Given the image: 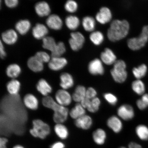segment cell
<instances>
[{
    "instance_id": "1",
    "label": "cell",
    "mask_w": 148,
    "mask_h": 148,
    "mask_svg": "<svg viewBox=\"0 0 148 148\" xmlns=\"http://www.w3.org/2000/svg\"><path fill=\"white\" fill-rule=\"evenodd\" d=\"M129 29V23L127 20H114L107 31V36L111 41H118L127 36Z\"/></svg>"
},
{
    "instance_id": "2",
    "label": "cell",
    "mask_w": 148,
    "mask_h": 148,
    "mask_svg": "<svg viewBox=\"0 0 148 148\" xmlns=\"http://www.w3.org/2000/svg\"><path fill=\"white\" fill-rule=\"evenodd\" d=\"M44 106L51 109L54 112L53 119L57 123H62L67 119L69 110L66 107L59 105L52 98L49 96L44 97L42 100Z\"/></svg>"
},
{
    "instance_id": "3",
    "label": "cell",
    "mask_w": 148,
    "mask_h": 148,
    "mask_svg": "<svg viewBox=\"0 0 148 148\" xmlns=\"http://www.w3.org/2000/svg\"><path fill=\"white\" fill-rule=\"evenodd\" d=\"M126 68V64L123 60H116L114 63L110 73L115 82L119 83L125 82L127 77Z\"/></svg>"
},
{
    "instance_id": "4",
    "label": "cell",
    "mask_w": 148,
    "mask_h": 148,
    "mask_svg": "<svg viewBox=\"0 0 148 148\" xmlns=\"http://www.w3.org/2000/svg\"><path fill=\"white\" fill-rule=\"evenodd\" d=\"M33 128L30 129L29 132L35 138L44 139L50 133V128L49 125L41 120H34L33 121Z\"/></svg>"
},
{
    "instance_id": "5",
    "label": "cell",
    "mask_w": 148,
    "mask_h": 148,
    "mask_svg": "<svg viewBox=\"0 0 148 148\" xmlns=\"http://www.w3.org/2000/svg\"><path fill=\"white\" fill-rule=\"evenodd\" d=\"M70 36L69 41L70 47L74 51L79 50L84 43V36L82 33L78 32L71 33Z\"/></svg>"
},
{
    "instance_id": "6",
    "label": "cell",
    "mask_w": 148,
    "mask_h": 148,
    "mask_svg": "<svg viewBox=\"0 0 148 148\" xmlns=\"http://www.w3.org/2000/svg\"><path fill=\"white\" fill-rule=\"evenodd\" d=\"M117 114L120 119L125 121H129L134 117L135 111L131 105L124 104L121 105L118 108Z\"/></svg>"
},
{
    "instance_id": "7",
    "label": "cell",
    "mask_w": 148,
    "mask_h": 148,
    "mask_svg": "<svg viewBox=\"0 0 148 148\" xmlns=\"http://www.w3.org/2000/svg\"><path fill=\"white\" fill-rule=\"evenodd\" d=\"M148 41V38L140 33L138 37L129 39L127 44L130 49L133 51H138L145 46Z\"/></svg>"
},
{
    "instance_id": "8",
    "label": "cell",
    "mask_w": 148,
    "mask_h": 148,
    "mask_svg": "<svg viewBox=\"0 0 148 148\" xmlns=\"http://www.w3.org/2000/svg\"><path fill=\"white\" fill-rule=\"evenodd\" d=\"M56 102L61 106L66 107L69 106L72 102V96L66 90H60L55 94Z\"/></svg>"
},
{
    "instance_id": "9",
    "label": "cell",
    "mask_w": 148,
    "mask_h": 148,
    "mask_svg": "<svg viewBox=\"0 0 148 148\" xmlns=\"http://www.w3.org/2000/svg\"><path fill=\"white\" fill-rule=\"evenodd\" d=\"M88 69L89 72L92 75H102L104 73L103 62L98 58L94 59L89 63Z\"/></svg>"
},
{
    "instance_id": "10",
    "label": "cell",
    "mask_w": 148,
    "mask_h": 148,
    "mask_svg": "<svg viewBox=\"0 0 148 148\" xmlns=\"http://www.w3.org/2000/svg\"><path fill=\"white\" fill-rule=\"evenodd\" d=\"M107 125L116 134L120 133L123 129V123L121 119L116 116H112L109 118L107 120Z\"/></svg>"
},
{
    "instance_id": "11",
    "label": "cell",
    "mask_w": 148,
    "mask_h": 148,
    "mask_svg": "<svg viewBox=\"0 0 148 148\" xmlns=\"http://www.w3.org/2000/svg\"><path fill=\"white\" fill-rule=\"evenodd\" d=\"M112 14L110 9L106 7H101L96 15V19L101 24L109 23L112 20Z\"/></svg>"
},
{
    "instance_id": "12",
    "label": "cell",
    "mask_w": 148,
    "mask_h": 148,
    "mask_svg": "<svg viewBox=\"0 0 148 148\" xmlns=\"http://www.w3.org/2000/svg\"><path fill=\"white\" fill-rule=\"evenodd\" d=\"M67 64V60L63 57H52L48 66L51 70L57 71L63 69Z\"/></svg>"
},
{
    "instance_id": "13",
    "label": "cell",
    "mask_w": 148,
    "mask_h": 148,
    "mask_svg": "<svg viewBox=\"0 0 148 148\" xmlns=\"http://www.w3.org/2000/svg\"><path fill=\"white\" fill-rule=\"evenodd\" d=\"M93 121L90 116L85 114L81 117L75 120V124L76 126L84 130H88L92 126Z\"/></svg>"
},
{
    "instance_id": "14",
    "label": "cell",
    "mask_w": 148,
    "mask_h": 148,
    "mask_svg": "<svg viewBox=\"0 0 148 148\" xmlns=\"http://www.w3.org/2000/svg\"><path fill=\"white\" fill-rule=\"evenodd\" d=\"M46 23L51 29L54 30H60L62 28L63 23L61 18L57 14H53L47 18Z\"/></svg>"
},
{
    "instance_id": "15",
    "label": "cell",
    "mask_w": 148,
    "mask_h": 148,
    "mask_svg": "<svg viewBox=\"0 0 148 148\" xmlns=\"http://www.w3.org/2000/svg\"><path fill=\"white\" fill-rule=\"evenodd\" d=\"M101 58L102 62L108 65L114 64L116 61V57L114 52L107 48L101 53Z\"/></svg>"
},
{
    "instance_id": "16",
    "label": "cell",
    "mask_w": 148,
    "mask_h": 148,
    "mask_svg": "<svg viewBox=\"0 0 148 148\" xmlns=\"http://www.w3.org/2000/svg\"><path fill=\"white\" fill-rule=\"evenodd\" d=\"M48 29L45 25L41 23H37L33 27L32 33L33 36L36 39H42L48 34Z\"/></svg>"
},
{
    "instance_id": "17",
    "label": "cell",
    "mask_w": 148,
    "mask_h": 148,
    "mask_svg": "<svg viewBox=\"0 0 148 148\" xmlns=\"http://www.w3.org/2000/svg\"><path fill=\"white\" fill-rule=\"evenodd\" d=\"M3 41L8 45H13L16 43L18 40L17 33L14 29H10L5 31L1 35Z\"/></svg>"
},
{
    "instance_id": "18",
    "label": "cell",
    "mask_w": 148,
    "mask_h": 148,
    "mask_svg": "<svg viewBox=\"0 0 148 148\" xmlns=\"http://www.w3.org/2000/svg\"><path fill=\"white\" fill-rule=\"evenodd\" d=\"M92 138L96 144L99 145H103L107 138V134L104 130L98 128L94 131L92 134Z\"/></svg>"
},
{
    "instance_id": "19",
    "label": "cell",
    "mask_w": 148,
    "mask_h": 148,
    "mask_svg": "<svg viewBox=\"0 0 148 148\" xmlns=\"http://www.w3.org/2000/svg\"><path fill=\"white\" fill-rule=\"evenodd\" d=\"M35 9L36 14L41 17L49 15L51 12L49 5L45 1H40L36 3Z\"/></svg>"
},
{
    "instance_id": "20",
    "label": "cell",
    "mask_w": 148,
    "mask_h": 148,
    "mask_svg": "<svg viewBox=\"0 0 148 148\" xmlns=\"http://www.w3.org/2000/svg\"><path fill=\"white\" fill-rule=\"evenodd\" d=\"M60 86L62 89L67 90L73 86L74 81L73 77L70 74L63 73L60 76Z\"/></svg>"
},
{
    "instance_id": "21",
    "label": "cell",
    "mask_w": 148,
    "mask_h": 148,
    "mask_svg": "<svg viewBox=\"0 0 148 148\" xmlns=\"http://www.w3.org/2000/svg\"><path fill=\"white\" fill-rule=\"evenodd\" d=\"M23 103L25 106L30 110H36L38 108V100L32 94H27L25 96L23 99Z\"/></svg>"
},
{
    "instance_id": "22",
    "label": "cell",
    "mask_w": 148,
    "mask_h": 148,
    "mask_svg": "<svg viewBox=\"0 0 148 148\" xmlns=\"http://www.w3.org/2000/svg\"><path fill=\"white\" fill-rule=\"evenodd\" d=\"M27 64L29 69L36 73L41 71L44 69L43 63L40 62L35 56L29 58Z\"/></svg>"
},
{
    "instance_id": "23",
    "label": "cell",
    "mask_w": 148,
    "mask_h": 148,
    "mask_svg": "<svg viewBox=\"0 0 148 148\" xmlns=\"http://www.w3.org/2000/svg\"><path fill=\"white\" fill-rule=\"evenodd\" d=\"M36 88L42 95L47 97L52 91V88L47 81L44 79H40L36 85Z\"/></svg>"
},
{
    "instance_id": "24",
    "label": "cell",
    "mask_w": 148,
    "mask_h": 148,
    "mask_svg": "<svg viewBox=\"0 0 148 148\" xmlns=\"http://www.w3.org/2000/svg\"><path fill=\"white\" fill-rule=\"evenodd\" d=\"M86 90L84 86L81 85L77 86L72 95L73 100L77 103H80L83 99L86 98Z\"/></svg>"
},
{
    "instance_id": "25",
    "label": "cell",
    "mask_w": 148,
    "mask_h": 148,
    "mask_svg": "<svg viewBox=\"0 0 148 148\" xmlns=\"http://www.w3.org/2000/svg\"><path fill=\"white\" fill-rule=\"evenodd\" d=\"M31 27L30 21L27 19L20 20L16 23L15 25L16 30L22 35L27 34L30 29Z\"/></svg>"
},
{
    "instance_id": "26",
    "label": "cell",
    "mask_w": 148,
    "mask_h": 148,
    "mask_svg": "<svg viewBox=\"0 0 148 148\" xmlns=\"http://www.w3.org/2000/svg\"><path fill=\"white\" fill-rule=\"evenodd\" d=\"M69 114L73 119L76 120L86 114V109L80 103H77L70 111Z\"/></svg>"
},
{
    "instance_id": "27",
    "label": "cell",
    "mask_w": 148,
    "mask_h": 148,
    "mask_svg": "<svg viewBox=\"0 0 148 148\" xmlns=\"http://www.w3.org/2000/svg\"><path fill=\"white\" fill-rule=\"evenodd\" d=\"M131 88L133 91L138 95L142 96L145 93V84L141 79H136L133 81L131 84Z\"/></svg>"
},
{
    "instance_id": "28",
    "label": "cell",
    "mask_w": 148,
    "mask_h": 148,
    "mask_svg": "<svg viewBox=\"0 0 148 148\" xmlns=\"http://www.w3.org/2000/svg\"><path fill=\"white\" fill-rule=\"evenodd\" d=\"M82 24L85 30L88 32H92L95 29L96 22L95 19L92 16H85L83 18Z\"/></svg>"
},
{
    "instance_id": "29",
    "label": "cell",
    "mask_w": 148,
    "mask_h": 148,
    "mask_svg": "<svg viewBox=\"0 0 148 148\" xmlns=\"http://www.w3.org/2000/svg\"><path fill=\"white\" fill-rule=\"evenodd\" d=\"M54 130L57 136L61 139L65 140L69 136L67 127L62 123H57L55 126Z\"/></svg>"
},
{
    "instance_id": "30",
    "label": "cell",
    "mask_w": 148,
    "mask_h": 148,
    "mask_svg": "<svg viewBox=\"0 0 148 148\" xmlns=\"http://www.w3.org/2000/svg\"><path fill=\"white\" fill-rule=\"evenodd\" d=\"M65 23L68 29L74 30L79 27L80 24V21L77 16L70 15L67 16L66 18Z\"/></svg>"
},
{
    "instance_id": "31",
    "label": "cell",
    "mask_w": 148,
    "mask_h": 148,
    "mask_svg": "<svg viewBox=\"0 0 148 148\" xmlns=\"http://www.w3.org/2000/svg\"><path fill=\"white\" fill-rule=\"evenodd\" d=\"M147 66L145 64H142L138 67L133 68L132 73L136 79H140L147 75Z\"/></svg>"
},
{
    "instance_id": "32",
    "label": "cell",
    "mask_w": 148,
    "mask_h": 148,
    "mask_svg": "<svg viewBox=\"0 0 148 148\" xmlns=\"http://www.w3.org/2000/svg\"><path fill=\"white\" fill-rule=\"evenodd\" d=\"M21 71V68L19 65L16 64H12L7 67L6 73L8 77L15 78L20 75Z\"/></svg>"
},
{
    "instance_id": "33",
    "label": "cell",
    "mask_w": 148,
    "mask_h": 148,
    "mask_svg": "<svg viewBox=\"0 0 148 148\" xmlns=\"http://www.w3.org/2000/svg\"><path fill=\"white\" fill-rule=\"evenodd\" d=\"M136 133L140 140L144 141L148 140V127L147 125L141 124L137 126Z\"/></svg>"
},
{
    "instance_id": "34",
    "label": "cell",
    "mask_w": 148,
    "mask_h": 148,
    "mask_svg": "<svg viewBox=\"0 0 148 148\" xmlns=\"http://www.w3.org/2000/svg\"><path fill=\"white\" fill-rule=\"evenodd\" d=\"M20 85L19 81L16 79H13L7 83V90L11 95H16L19 91Z\"/></svg>"
},
{
    "instance_id": "35",
    "label": "cell",
    "mask_w": 148,
    "mask_h": 148,
    "mask_svg": "<svg viewBox=\"0 0 148 148\" xmlns=\"http://www.w3.org/2000/svg\"><path fill=\"white\" fill-rule=\"evenodd\" d=\"M42 47L44 49L50 51L54 50L57 44L54 39L51 36H46L42 39Z\"/></svg>"
},
{
    "instance_id": "36",
    "label": "cell",
    "mask_w": 148,
    "mask_h": 148,
    "mask_svg": "<svg viewBox=\"0 0 148 148\" xmlns=\"http://www.w3.org/2000/svg\"><path fill=\"white\" fill-rule=\"evenodd\" d=\"M90 38L94 45H99L102 43L104 40V36L100 31H93L90 34Z\"/></svg>"
},
{
    "instance_id": "37",
    "label": "cell",
    "mask_w": 148,
    "mask_h": 148,
    "mask_svg": "<svg viewBox=\"0 0 148 148\" xmlns=\"http://www.w3.org/2000/svg\"><path fill=\"white\" fill-rule=\"evenodd\" d=\"M66 51L65 46L64 42H59L57 44L54 50L51 52V56L52 57H60Z\"/></svg>"
},
{
    "instance_id": "38",
    "label": "cell",
    "mask_w": 148,
    "mask_h": 148,
    "mask_svg": "<svg viewBox=\"0 0 148 148\" xmlns=\"http://www.w3.org/2000/svg\"><path fill=\"white\" fill-rule=\"evenodd\" d=\"M101 105V101L99 98L96 97L91 99L89 105L87 109L89 112L95 113L99 110Z\"/></svg>"
},
{
    "instance_id": "39",
    "label": "cell",
    "mask_w": 148,
    "mask_h": 148,
    "mask_svg": "<svg viewBox=\"0 0 148 148\" xmlns=\"http://www.w3.org/2000/svg\"><path fill=\"white\" fill-rule=\"evenodd\" d=\"M64 8L68 12H75L78 8V5L75 1L73 0H69L65 4Z\"/></svg>"
},
{
    "instance_id": "40",
    "label": "cell",
    "mask_w": 148,
    "mask_h": 148,
    "mask_svg": "<svg viewBox=\"0 0 148 148\" xmlns=\"http://www.w3.org/2000/svg\"><path fill=\"white\" fill-rule=\"evenodd\" d=\"M103 97L107 102L112 106H115L117 103L118 99L116 96L110 92L103 94Z\"/></svg>"
},
{
    "instance_id": "41",
    "label": "cell",
    "mask_w": 148,
    "mask_h": 148,
    "mask_svg": "<svg viewBox=\"0 0 148 148\" xmlns=\"http://www.w3.org/2000/svg\"><path fill=\"white\" fill-rule=\"evenodd\" d=\"M35 56L43 63L44 62H49L51 60L49 54L46 52L43 51L38 52L35 55Z\"/></svg>"
},
{
    "instance_id": "42",
    "label": "cell",
    "mask_w": 148,
    "mask_h": 148,
    "mask_svg": "<svg viewBox=\"0 0 148 148\" xmlns=\"http://www.w3.org/2000/svg\"><path fill=\"white\" fill-rule=\"evenodd\" d=\"M97 90L93 88H88L86 90V97L90 99H92L97 97Z\"/></svg>"
},
{
    "instance_id": "43",
    "label": "cell",
    "mask_w": 148,
    "mask_h": 148,
    "mask_svg": "<svg viewBox=\"0 0 148 148\" xmlns=\"http://www.w3.org/2000/svg\"><path fill=\"white\" fill-rule=\"evenodd\" d=\"M5 5L9 8H13L16 7L18 3V0H5Z\"/></svg>"
},
{
    "instance_id": "44",
    "label": "cell",
    "mask_w": 148,
    "mask_h": 148,
    "mask_svg": "<svg viewBox=\"0 0 148 148\" xmlns=\"http://www.w3.org/2000/svg\"><path fill=\"white\" fill-rule=\"evenodd\" d=\"M65 145L60 141H58L55 142L50 146V148H65Z\"/></svg>"
},
{
    "instance_id": "45",
    "label": "cell",
    "mask_w": 148,
    "mask_h": 148,
    "mask_svg": "<svg viewBox=\"0 0 148 148\" xmlns=\"http://www.w3.org/2000/svg\"><path fill=\"white\" fill-rule=\"evenodd\" d=\"M140 99L144 106L147 108L148 107V94H144Z\"/></svg>"
},
{
    "instance_id": "46",
    "label": "cell",
    "mask_w": 148,
    "mask_h": 148,
    "mask_svg": "<svg viewBox=\"0 0 148 148\" xmlns=\"http://www.w3.org/2000/svg\"><path fill=\"white\" fill-rule=\"evenodd\" d=\"M8 140L5 138L2 137L0 139V148H7V144Z\"/></svg>"
},
{
    "instance_id": "47",
    "label": "cell",
    "mask_w": 148,
    "mask_h": 148,
    "mask_svg": "<svg viewBox=\"0 0 148 148\" xmlns=\"http://www.w3.org/2000/svg\"><path fill=\"white\" fill-rule=\"evenodd\" d=\"M90 101H91V99H88L86 97L83 99L80 103L84 108L87 109L89 105Z\"/></svg>"
},
{
    "instance_id": "48",
    "label": "cell",
    "mask_w": 148,
    "mask_h": 148,
    "mask_svg": "<svg viewBox=\"0 0 148 148\" xmlns=\"http://www.w3.org/2000/svg\"><path fill=\"white\" fill-rule=\"evenodd\" d=\"M6 53L5 51L4 46L3 45L2 42L1 40V44H0V55L1 58H4L6 56Z\"/></svg>"
},
{
    "instance_id": "49",
    "label": "cell",
    "mask_w": 148,
    "mask_h": 148,
    "mask_svg": "<svg viewBox=\"0 0 148 148\" xmlns=\"http://www.w3.org/2000/svg\"><path fill=\"white\" fill-rule=\"evenodd\" d=\"M136 105L138 108L140 110H145L147 108L142 103L140 99H139L136 101Z\"/></svg>"
},
{
    "instance_id": "50",
    "label": "cell",
    "mask_w": 148,
    "mask_h": 148,
    "mask_svg": "<svg viewBox=\"0 0 148 148\" xmlns=\"http://www.w3.org/2000/svg\"><path fill=\"white\" fill-rule=\"evenodd\" d=\"M127 148H142V147L140 144L136 142H132L129 143Z\"/></svg>"
},
{
    "instance_id": "51",
    "label": "cell",
    "mask_w": 148,
    "mask_h": 148,
    "mask_svg": "<svg viewBox=\"0 0 148 148\" xmlns=\"http://www.w3.org/2000/svg\"><path fill=\"white\" fill-rule=\"evenodd\" d=\"M141 33L148 38V25L144 26L142 28Z\"/></svg>"
},
{
    "instance_id": "52",
    "label": "cell",
    "mask_w": 148,
    "mask_h": 148,
    "mask_svg": "<svg viewBox=\"0 0 148 148\" xmlns=\"http://www.w3.org/2000/svg\"><path fill=\"white\" fill-rule=\"evenodd\" d=\"M12 148H25L23 146L20 145H16L14 146Z\"/></svg>"
},
{
    "instance_id": "53",
    "label": "cell",
    "mask_w": 148,
    "mask_h": 148,
    "mask_svg": "<svg viewBox=\"0 0 148 148\" xmlns=\"http://www.w3.org/2000/svg\"><path fill=\"white\" fill-rule=\"evenodd\" d=\"M118 148H127L125 147H123V146H122V147H120Z\"/></svg>"
}]
</instances>
